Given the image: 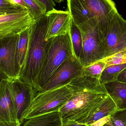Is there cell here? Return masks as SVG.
I'll list each match as a JSON object with an SVG mask.
<instances>
[{
    "mask_svg": "<svg viewBox=\"0 0 126 126\" xmlns=\"http://www.w3.org/2000/svg\"><path fill=\"white\" fill-rule=\"evenodd\" d=\"M63 126H88L85 124L80 123L73 121H67L63 123Z\"/></svg>",
    "mask_w": 126,
    "mask_h": 126,
    "instance_id": "cell-27",
    "label": "cell"
},
{
    "mask_svg": "<svg viewBox=\"0 0 126 126\" xmlns=\"http://www.w3.org/2000/svg\"><path fill=\"white\" fill-rule=\"evenodd\" d=\"M48 21L46 14L31 26L26 56L18 78L32 85L35 89L52 39H46Z\"/></svg>",
    "mask_w": 126,
    "mask_h": 126,
    "instance_id": "cell-2",
    "label": "cell"
},
{
    "mask_svg": "<svg viewBox=\"0 0 126 126\" xmlns=\"http://www.w3.org/2000/svg\"><path fill=\"white\" fill-rule=\"evenodd\" d=\"M69 32L74 54L79 60L82 51V36L79 28L72 20Z\"/></svg>",
    "mask_w": 126,
    "mask_h": 126,
    "instance_id": "cell-19",
    "label": "cell"
},
{
    "mask_svg": "<svg viewBox=\"0 0 126 126\" xmlns=\"http://www.w3.org/2000/svg\"><path fill=\"white\" fill-rule=\"evenodd\" d=\"M10 79H3L0 84V123L19 122L11 93Z\"/></svg>",
    "mask_w": 126,
    "mask_h": 126,
    "instance_id": "cell-13",
    "label": "cell"
},
{
    "mask_svg": "<svg viewBox=\"0 0 126 126\" xmlns=\"http://www.w3.org/2000/svg\"><path fill=\"white\" fill-rule=\"evenodd\" d=\"M67 11L77 25L93 18L99 21L98 28L104 38L111 16L117 12L112 0H67Z\"/></svg>",
    "mask_w": 126,
    "mask_h": 126,
    "instance_id": "cell-3",
    "label": "cell"
},
{
    "mask_svg": "<svg viewBox=\"0 0 126 126\" xmlns=\"http://www.w3.org/2000/svg\"><path fill=\"white\" fill-rule=\"evenodd\" d=\"M88 126H126V124L110 115Z\"/></svg>",
    "mask_w": 126,
    "mask_h": 126,
    "instance_id": "cell-24",
    "label": "cell"
},
{
    "mask_svg": "<svg viewBox=\"0 0 126 126\" xmlns=\"http://www.w3.org/2000/svg\"><path fill=\"white\" fill-rule=\"evenodd\" d=\"M54 0V1L55 2H56V3H60L63 2L64 0Z\"/></svg>",
    "mask_w": 126,
    "mask_h": 126,
    "instance_id": "cell-32",
    "label": "cell"
},
{
    "mask_svg": "<svg viewBox=\"0 0 126 126\" xmlns=\"http://www.w3.org/2000/svg\"><path fill=\"white\" fill-rule=\"evenodd\" d=\"M98 20L93 18L79 28L82 38V48L79 60L84 67L105 58L103 39L98 28Z\"/></svg>",
    "mask_w": 126,
    "mask_h": 126,
    "instance_id": "cell-5",
    "label": "cell"
},
{
    "mask_svg": "<svg viewBox=\"0 0 126 126\" xmlns=\"http://www.w3.org/2000/svg\"><path fill=\"white\" fill-rule=\"evenodd\" d=\"M75 56L69 32L64 35L52 38L36 81L37 93L41 92L51 77L66 60Z\"/></svg>",
    "mask_w": 126,
    "mask_h": 126,
    "instance_id": "cell-4",
    "label": "cell"
},
{
    "mask_svg": "<svg viewBox=\"0 0 126 126\" xmlns=\"http://www.w3.org/2000/svg\"><path fill=\"white\" fill-rule=\"evenodd\" d=\"M18 34L0 39V69L10 79L18 78L15 56Z\"/></svg>",
    "mask_w": 126,
    "mask_h": 126,
    "instance_id": "cell-11",
    "label": "cell"
},
{
    "mask_svg": "<svg viewBox=\"0 0 126 126\" xmlns=\"http://www.w3.org/2000/svg\"><path fill=\"white\" fill-rule=\"evenodd\" d=\"M26 9L22 6L13 4L9 0H0V13L10 14Z\"/></svg>",
    "mask_w": 126,
    "mask_h": 126,
    "instance_id": "cell-22",
    "label": "cell"
},
{
    "mask_svg": "<svg viewBox=\"0 0 126 126\" xmlns=\"http://www.w3.org/2000/svg\"><path fill=\"white\" fill-rule=\"evenodd\" d=\"M67 85L36 93L25 120L41 115L59 111L72 96Z\"/></svg>",
    "mask_w": 126,
    "mask_h": 126,
    "instance_id": "cell-6",
    "label": "cell"
},
{
    "mask_svg": "<svg viewBox=\"0 0 126 126\" xmlns=\"http://www.w3.org/2000/svg\"><path fill=\"white\" fill-rule=\"evenodd\" d=\"M0 126H21L18 122L13 123H0Z\"/></svg>",
    "mask_w": 126,
    "mask_h": 126,
    "instance_id": "cell-30",
    "label": "cell"
},
{
    "mask_svg": "<svg viewBox=\"0 0 126 126\" xmlns=\"http://www.w3.org/2000/svg\"><path fill=\"white\" fill-rule=\"evenodd\" d=\"M111 116L126 124V109L117 110Z\"/></svg>",
    "mask_w": 126,
    "mask_h": 126,
    "instance_id": "cell-25",
    "label": "cell"
},
{
    "mask_svg": "<svg viewBox=\"0 0 126 126\" xmlns=\"http://www.w3.org/2000/svg\"><path fill=\"white\" fill-rule=\"evenodd\" d=\"M107 66L126 63V47L118 53L103 59Z\"/></svg>",
    "mask_w": 126,
    "mask_h": 126,
    "instance_id": "cell-23",
    "label": "cell"
},
{
    "mask_svg": "<svg viewBox=\"0 0 126 126\" xmlns=\"http://www.w3.org/2000/svg\"><path fill=\"white\" fill-rule=\"evenodd\" d=\"M103 44L105 58L118 53L126 47V20L118 11L110 18Z\"/></svg>",
    "mask_w": 126,
    "mask_h": 126,
    "instance_id": "cell-7",
    "label": "cell"
},
{
    "mask_svg": "<svg viewBox=\"0 0 126 126\" xmlns=\"http://www.w3.org/2000/svg\"><path fill=\"white\" fill-rule=\"evenodd\" d=\"M30 11L23 10L0 16V39L16 34L30 27L35 22Z\"/></svg>",
    "mask_w": 126,
    "mask_h": 126,
    "instance_id": "cell-10",
    "label": "cell"
},
{
    "mask_svg": "<svg viewBox=\"0 0 126 126\" xmlns=\"http://www.w3.org/2000/svg\"><path fill=\"white\" fill-rule=\"evenodd\" d=\"M46 7L47 12L55 9L56 4L54 0H36Z\"/></svg>",
    "mask_w": 126,
    "mask_h": 126,
    "instance_id": "cell-26",
    "label": "cell"
},
{
    "mask_svg": "<svg viewBox=\"0 0 126 126\" xmlns=\"http://www.w3.org/2000/svg\"><path fill=\"white\" fill-rule=\"evenodd\" d=\"M106 66V63L103 60L98 61L84 67L83 75L100 79L101 73Z\"/></svg>",
    "mask_w": 126,
    "mask_h": 126,
    "instance_id": "cell-20",
    "label": "cell"
},
{
    "mask_svg": "<svg viewBox=\"0 0 126 126\" xmlns=\"http://www.w3.org/2000/svg\"><path fill=\"white\" fill-rule=\"evenodd\" d=\"M31 27L18 34L15 56L16 69L18 77L26 56Z\"/></svg>",
    "mask_w": 126,
    "mask_h": 126,
    "instance_id": "cell-16",
    "label": "cell"
},
{
    "mask_svg": "<svg viewBox=\"0 0 126 126\" xmlns=\"http://www.w3.org/2000/svg\"><path fill=\"white\" fill-rule=\"evenodd\" d=\"M116 81L126 83V67L118 75Z\"/></svg>",
    "mask_w": 126,
    "mask_h": 126,
    "instance_id": "cell-28",
    "label": "cell"
},
{
    "mask_svg": "<svg viewBox=\"0 0 126 126\" xmlns=\"http://www.w3.org/2000/svg\"><path fill=\"white\" fill-rule=\"evenodd\" d=\"M9 0L13 4H15V5H20V6H22L28 9L29 10L28 7L27 6L26 4L25 3L23 0Z\"/></svg>",
    "mask_w": 126,
    "mask_h": 126,
    "instance_id": "cell-29",
    "label": "cell"
},
{
    "mask_svg": "<svg viewBox=\"0 0 126 126\" xmlns=\"http://www.w3.org/2000/svg\"><path fill=\"white\" fill-rule=\"evenodd\" d=\"M67 85L72 94L59 111L63 123L73 121L85 124L88 116L108 95L100 79L83 75Z\"/></svg>",
    "mask_w": 126,
    "mask_h": 126,
    "instance_id": "cell-1",
    "label": "cell"
},
{
    "mask_svg": "<svg viewBox=\"0 0 126 126\" xmlns=\"http://www.w3.org/2000/svg\"><path fill=\"white\" fill-rule=\"evenodd\" d=\"M10 89L21 125L31 107L37 92L32 86L18 78L10 79Z\"/></svg>",
    "mask_w": 126,
    "mask_h": 126,
    "instance_id": "cell-8",
    "label": "cell"
},
{
    "mask_svg": "<svg viewBox=\"0 0 126 126\" xmlns=\"http://www.w3.org/2000/svg\"><path fill=\"white\" fill-rule=\"evenodd\" d=\"M103 85L108 95L117 106L118 110L126 109V83L115 81Z\"/></svg>",
    "mask_w": 126,
    "mask_h": 126,
    "instance_id": "cell-15",
    "label": "cell"
},
{
    "mask_svg": "<svg viewBox=\"0 0 126 126\" xmlns=\"http://www.w3.org/2000/svg\"><path fill=\"white\" fill-rule=\"evenodd\" d=\"M9 78L0 69V84L3 79Z\"/></svg>",
    "mask_w": 126,
    "mask_h": 126,
    "instance_id": "cell-31",
    "label": "cell"
},
{
    "mask_svg": "<svg viewBox=\"0 0 126 126\" xmlns=\"http://www.w3.org/2000/svg\"><path fill=\"white\" fill-rule=\"evenodd\" d=\"M22 126H63L59 111L41 115L26 120Z\"/></svg>",
    "mask_w": 126,
    "mask_h": 126,
    "instance_id": "cell-17",
    "label": "cell"
},
{
    "mask_svg": "<svg viewBox=\"0 0 126 126\" xmlns=\"http://www.w3.org/2000/svg\"><path fill=\"white\" fill-rule=\"evenodd\" d=\"M126 67V63L107 66L101 73L100 78V82L103 84L117 80L118 75Z\"/></svg>",
    "mask_w": 126,
    "mask_h": 126,
    "instance_id": "cell-18",
    "label": "cell"
},
{
    "mask_svg": "<svg viewBox=\"0 0 126 126\" xmlns=\"http://www.w3.org/2000/svg\"><path fill=\"white\" fill-rule=\"evenodd\" d=\"M4 14H3V13H0V16L2 15H4Z\"/></svg>",
    "mask_w": 126,
    "mask_h": 126,
    "instance_id": "cell-33",
    "label": "cell"
},
{
    "mask_svg": "<svg viewBox=\"0 0 126 126\" xmlns=\"http://www.w3.org/2000/svg\"><path fill=\"white\" fill-rule=\"evenodd\" d=\"M32 13L35 21L38 20L47 13L44 6L36 0H23Z\"/></svg>",
    "mask_w": 126,
    "mask_h": 126,
    "instance_id": "cell-21",
    "label": "cell"
},
{
    "mask_svg": "<svg viewBox=\"0 0 126 126\" xmlns=\"http://www.w3.org/2000/svg\"><path fill=\"white\" fill-rule=\"evenodd\" d=\"M84 66L75 56L67 59L43 87L41 92L67 85L83 75Z\"/></svg>",
    "mask_w": 126,
    "mask_h": 126,
    "instance_id": "cell-9",
    "label": "cell"
},
{
    "mask_svg": "<svg viewBox=\"0 0 126 126\" xmlns=\"http://www.w3.org/2000/svg\"><path fill=\"white\" fill-rule=\"evenodd\" d=\"M117 110L116 104L110 96L108 95L88 116L85 124L88 126H90L102 118L111 115Z\"/></svg>",
    "mask_w": 126,
    "mask_h": 126,
    "instance_id": "cell-14",
    "label": "cell"
},
{
    "mask_svg": "<svg viewBox=\"0 0 126 126\" xmlns=\"http://www.w3.org/2000/svg\"><path fill=\"white\" fill-rule=\"evenodd\" d=\"M46 15L49 21L46 39L64 35L69 32L72 18L68 11L54 9L47 12Z\"/></svg>",
    "mask_w": 126,
    "mask_h": 126,
    "instance_id": "cell-12",
    "label": "cell"
}]
</instances>
